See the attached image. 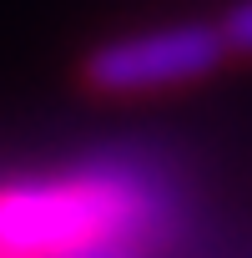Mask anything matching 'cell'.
<instances>
[{
  "instance_id": "obj_1",
  "label": "cell",
  "mask_w": 252,
  "mask_h": 258,
  "mask_svg": "<svg viewBox=\"0 0 252 258\" xmlns=\"http://www.w3.org/2000/svg\"><path fill=\"white\" fill-rule=\"evenodd\" d=\"M167 223V198L137 167L91 162L0 182V258H126Z\"/></svg>"
},
{
  "instance_id": "obj_2",
  "label": "cell",
  "mask_w": 252,
  "mask_h": 258,
  "mask_svg": "<svg viewBox=\"0 0 252 258\" xmlns=\"http://www.w3.org/2000/svg\"><path fill=\"white\" fill-rule=\"evenodd\" d=\"M227 66V46L217 26L207 21H172V26H142L111 41H96L76 76L91 96L132 101V96H167V91H192L212 81Z\"/></svg>"
},
{
  "instance_id": "obj_3",
  "label": "cell",
  "mask_w": 252,
  "mask_h": 258,
  "mask_svg": "<svg viewBox=\"0 0 252 258\" xmlns=\"http://www.w3.org/2000/svg\"><path fill=\"white\" fill-rule=\"evenodd\" d=\"M217 36L227 46V61H252V0L227 6V16L217 21Z\"/></svg>"
}]
</instances>
